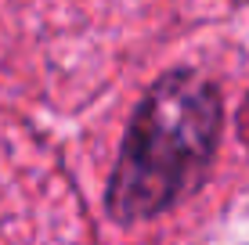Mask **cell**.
Returning <instances> with one entry per match:
<instances>
[{"instance_id": "cell-1", "label": "cell", "mask_w": 249, "mask_h": 245, "mask_svg": "<svg viewBox=\"0 0 249 245\" xmlns=\"http://www.w3.org/2000/svg\"><path fill=\"white\" fill-rule=\"evenodd\" d=\"M65 170L119 245H159L249 191V7L192 18L90 98Z\"/></svg>"}, {"instance_id": "cell-2", "label": "cell", "mask_w": 249, "mask_h": 245, "mask_svg": "<svg viewBox=\"0 0 249 245\" xmlns=\"http://www.w3.org/2000/svg\"><path fill=\"white\" fill-rule=\"evenodd\" d=\"M199 0H0V108L90 101Z\"/></svg>"}]
</instances>
